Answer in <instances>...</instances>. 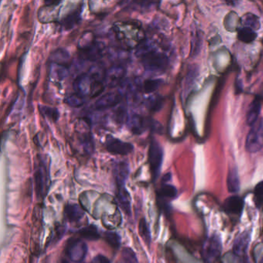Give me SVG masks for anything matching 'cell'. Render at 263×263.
Returning <instances> with one entry per match:
<instances>
[{"mask_svg":"<svg viewBox=\"0 0 263 263\" xmlns=\"http://www.w3.org/2000/svg\"><path fill=\"white\" fill-rule=\"evenodd\" d=\"M112 28L116 38L123 48L138 49L146 40L145 33L138 21L116 22Z\"/></svg>","mask_w":263,"mask_h":263,"instance_id":"obj_1","label":"cell"},{"mask_svg":"<svg viewBox=\"0 0 263 263\" xmlns=\"http://www.w3.org/2000/svg\"><path fill=\"white\" fill-rule=\"evenodd\" d=\"M137 55L147 71L163 72L168 68V56L152 48L146 40L137 49Z\"/></svg>","mask_w":263,"mask_h":263,"instance_id":"obj_2","label":"cell"},{"mask_svg":"<svg viewBox=\"0 0 263 263\" xmlns=\"http://www.w3.org/2000/svg\"><path fill=\"white\" fill-rule=\"evenodd\" d=\"M105 51V44L97 40L92 33H84L79 39V56L83 60L97 61L103 57Z\"/></svg>","mask_w":263,"mask_h":263,"instance_id":"obj_3","label":"cell"},{"mask_svg":"<svg viewBox=\"0 0 263 263\" xmlns=\"http://www.w3.org/2000/svg\"><path fill=\"white\" fill-rule=\"evenodd\" d=\"M129 130L134 135H140L145 131L160 133L162 129L161 124L152 118H145L140 114H134L128 118L127 122Z\"/></svg>","mask_w":263,"mask_h":263,"instance_id":"obj_4","label":"cell"},{"mask_svg":"<svg viewBox=\"0 0 263 263\" xmlns=\"http://www.w3.org/2000/svg\"><path fill=\"white\" fill-rule=\"evenodd\" d=\"M222 250V242L218 235H212L204 242L202 256L205 263H214L220 256Z\"/></svg>","mask_w":263,"mask_h":263,"instance_id":"obj_5","label":"cell"},{"mask_svg":"<svg viewBox=\"0 0 263 263\" xmlns=\"http://www.w3.org/2000/svg\"><path fill=\"white\" fill-rule=\"evenodd\" d=\"M164 151L158 142L155 139L151 140L148 150V163L153 179L156 180L160 175L162 166Z\"/></svg>","mask_w":263,"mask_h":263,"instance_id":"obj_6","label":"cell"},{"mask_svg":"<svg viewBox=\"0 0 263 263\" xmlns=\"http://www.w3.org/2000/svg\"><path fill=\"white\" fill-rule=\"evenodd\" d=\"M35 189L39 198H44L50 188V173L45 163L39 162L34 174Z\"/></svg>","mask_w":263,"mask_h":263,"instance_id":"obj_7","label":"cell"},{"mask_svg":"<svg viewBox=\"0 0 263 263\" xmlns=\"http://www.w3.org/2000/svg\"><path fill=\"white\" fill-rule=\"evenodd\" d=\"M263 148V119L259 120L247 135L245 149L249 153H256Z\"/></svg>","mask_w":263,"mask_h":263,"instance_id":"obj_8","label":"cell"},{"mask_svg":"<svg viewBox=\"0 0 263 263\" xmlns=\"http://www.w3.org/2000/svg\"><path fill=\"white\" fill-rule=\"evenodd\" d=\"M88 248L86 243L80 239H71L66 247L65 253L70 262L82 263L88 254Z\"/></svg>","mask_w":263,"mask_h":263,"instance_id":"obj_9","label":"cell"},{"mask_svg":"<svg viewBox=\"0 0 263 263\" xmlns=\"http://www.w3.org/2000/svg\"><path fill=\"white\" fill-rule=\"evenodd\" d=\"M105 148L113 155H127L134 151V145L131 143L114 138L113 135H107L105 140Z\"/></svg>","mask_w":263,"mask_h":263,"instance_id":"obj_10","label":"cell"},{"mask_svg":"<svg viewBox=\"0 0 263 263\" xmlns=\"http://www.w3.org/2000/svg\"><path fill=\"white\" fill-rule=\"evenodd\" d=\"M126 69L122 65H114L105 70V84L108 88H116L122 85L125 77Z\"/></svg>","mask_w":263,"mask_h":263,"instance_id":"obj_11","label":"cell"},{"mask_svg":"<svg viewBox=\"0 0 263 263\" xmlns=\"http://www.w3.org/2000/svg\"><path fill=\"white\" fill-rule=\"evenodd\" d=\"M93 79L88 73H83L76 77L73 81L75 93L84 97H90L93 86Z\"/></svg>","mask_w":263,"mask_h":263,"instance_id":"obj_12","label":"cell"},{"mask_svg":"<svg viewBox=\"0 0 263 263\" xmlns=\"http://www.w3.org/2000/svg\"><path fill=\"white\" fill-rule=\"evenodd\" d=\"M123 95L118 92H110L100 97L94 104V108L97 110H104L111 108L119 105L122 101Z\"/></svg>","mask_w":263,"mask_h":263,"instance_id":"obj_13","label":"cell"},{"mask_svg":"<svg viewBox=\"0 0 263 263\" xmlns=\"http://www.w3.org/2000/svg\"><path fill=\"white\" fill-rule=\"evenodd\" d=\"M250 240V234L248 231H243L238 235L233 244V252L235 256L242 258L245 256Z\"/></svg>","mask_w":263,"mask_h":263,"instance_id":"obj_14","label":"cell"},{"mask_svg":"<svg viewBox=\"0 0 263 263\" xmlns=\"http://www.w3.org/2000/svg\"><path fill=\"white\" fill-rule=\"evenodd\" d=\"M223 207L225 211L228 214L233 215H241L244 207V201L239 196H231L225 201Z\"/></svg>","mask_w":263,"mask_h":263,"instance_id":"obj_15","label":"cell"},{"mask_svg":"<svg viewBox=\"0 0 263 263\" xmlns=\"http://www.w3.org/2000/svg\"><path fill=\"white\" fill-rule=\"evenodd\" d=\"M129 173H130V168L127 163L120 161L114 164V176L118 188L124 187Z\"/></svg>","mask_w":263,"mask_h":263,"instance_id":"obj_16","label":"cell"},{"mask_svg":"<svg viewBox=\"0 0 263 263\" xmlns=\"http://www.w3.org/2000/svg\"><path fill=\"white\" fill-rule=\"evenodd\" d=\"M81 13H82V6H79L77 9L68 13V15L60 21V26L65 30L73 29L76 25L80 23L81 19Z\"/></svg>","mask_w":263,"mask_h":263,"instance_id":"obj_17","label":"cell"},{"mask_svg":"<svg viewBox=\"0 0 263 263\" xmlns=\"http://www.w3.org/2000/svg\"><path fill=\"white\" fill-rule=\"evenodd\" d=\"M117 199L120 207L122 208L126 215H131V195L129 194L125 187L118 188L117 192Z\"/></svg>","mask_w":263,"mask_h":263,"instance_id":"obj_18","label":"cell"},{"mask_svg":"<svg viewBox=\"0 0 263 263\" xmlns=\"http://www.w3.org/2000/svg\"><path fill=\"white\" fill-rule=\"evenodd\" d=\"M64 215L68 222H77L82 219L84 216V211L81 206L77 204H69L66 206Z\"/></svg>","mask_w":263,"mask_h":263,"instance_id":"obj_19","label":"cell"},{"mask_svg":"<svg viewBox=\"0 0 263 263\" xmlns=\"http://www.w3.org/2000/svg\"><path fill=\"white\" fill-rule=\"evenodd\" d=\"M104 226L108 230L114 229L122 223V215L118 209L110 214H105L101 216Z\"/></svg>","mask_w":263,"mask_h":263,"instance_id":"obj_20","label":"cell"},{"mask_svg":"<svg viewBox=\"0 0 263 263\" xmlns=\"http://www.w3.org/2000/svg\"><path fill=\"white\" fill-rule=\"evenodd\" d=\"M261 108L262 105L260 100L256 99L251 104L246 116V123L248 125L252 126L256 123L260 116Z\"/></svg>","mask_w":263,"mask_h":263,"instance_id":"obj_21","label":"cell"},{"mask_svg":"<svg viewBox=\"0 0 263 263\" xmlns=\"http://www.w3.org/2000/svg\"><path fill=\"white\" fill-rule=\"evenodd\" d=\"M227 188L228 192L231 194L237 193L240 189V181L236 168H232L228 172L227 177Z\"/></svg>","mask_w":263,"mask_h":263,"instance_id":"obj_22","label":"cell"},{"mask_svg":"<svg viewBox=\"0 0 263 263\" xmlns=\"http://www.w3.org/2000/svg\"><path fill=\"white\" fill-rule=\"evenodd\" d=\"M68 70L66 66L51 64L50 76L51 79L56 81H61L68 77Z\"/></svg>","mask_w":263,"mask_h":263,"instance_id":"obj_23","label":"cell"},{"mask_svg":"<svg viewBox=\"0 0 263 263\" xmlns=\"http://www.w3.org/2000/svg\"><path fill=\"white\" fill-rule=\"evenodd\" d=\"M78 234L80 235V237L84 238L87 240L96 241L101 238L98 229L93 225L86 226L79 230Z\"/></svg>","mask_w":263,"mask_h":263,"instance_id":"obj_24","label":"cell"},{"mask_svg":"<svg viewBox=\"0 0 263 263\" xmlns=\"http://www.w3.org/2000/svg\"><path fill=\"white\" fill-rule=\"evenodd\" d=\"M69 59V53L64 49H58L53 53L51 56V61L52 64L63 66H66V64H68Z\"/></svg>","mask_w":263,"mask_h":263,"instance_id":"obj_25","label":"cell"},{"mask_svg":"<svg viewBox=\"0 0 263 263\" xmlns=\"http://www.w3.org/2000/svg\"><path fill=\"white\" fill-rule=\"evenodd\" d=\"M39 110L43 117H45L51 122H56L60 118V112L56 107H51L46 105H39Z\"/></svg>","mask_w":263,"mask_h":263,"instance_id":"obj_26","label":"cell"},{"mask_svg":"<svg viewBox=\"0 0 263 263\" xmlns=\"http://www.w3.org/2000/svg\"><path fill=\"white\" fill-rule=\"evenodd\" d=\"M177 191L175 187L168 184L163 185L158 193L159 198L161 201L174 199L177 197Z\"/></svg>","mask_w":263,"mask_h":263,"instance_id":"obj_27","label":"cell"},{"mask_svg":"<svg viewBox=\"0 0 263 263\" xmlns=\"http://www.w3.org/2000/svg\"><path fill=\"white\" fill-rule=\"evenodd\" d=\"M162 84V80L160 79H149L140 84L142 90L144 93H151L156 91Z\"/></svg>","mask_w":263,"mask_h":263,"instance_id":"obj_28","label":"cell"},{"mask_svg":"<svg viewBox=\"0 0 263 263\" xmlns=\"http://www.w3.org/2000/svg\"><path fill=\"white\" fill-rule=\"evenodd\" d=\"M146 107L151 111L156 112L160 110L163 106V99L160 96L152 95L148 97L144 102Z\"/></svg>","mask_w":263,"mask_h":263,"instance_id":"obj_29","label":"cell"},{"mask_svg":"<svg viewBox=\"0 0 263 263\" xmlns=\"http://www.w3.org/2000/svg\"><path fill=\"white\" fill-rule=\"evenodd\" d=\"M238 38L240 41L243 42V43H250L256 39V34L251 28L243 27L239 30Z\"/></svg>","mask_w":263,"mask_h":263,"instance_id":"obj_30","label":"cell"},{"mask_svg":"<svg viewBox=\"0 0 263 263\" xmlns=\"http://www.w3.org/2000/svg\"><path fill=\"white\" fill-rule=\"evenodd\" d=\"M64 103L71 107H80L85 104V97L80 95L78 93H73L65 97Z\"/></svg>","mask_w":263,"mask_h":263,"instance_id":"obj_31","label":"cell"},{"mask_svg":"<svg viewBox=\"0 0 263 263\" xmlns=\"http://www.w3.org/2000/svg\"><path fill=\"white\" fill-rule=\"evenodd\" d=\"M138 231H139V234H140L142 239H144V242L147 244L150 245L151 241V231H150L148 222H146L144 218L140 219L139 226H138Z\"/></svg>","mask_w":263,"mask_h":263,"instance_id":"obj_32","label":"cell"},{"mask_svg":"<svg viewBox=\"0 0 263 263\" xmlns=\"http://www.w3.org/2000/svg\"><path fill=\"white\" fill-rule=\"evenodd\" d=\"M242 22L244 24L245 27H248L252 30L260 28L259 18L252 13H248L246 15H245L242 19Z\"/></svg>","mask_w":263,"mask_h":263,"instance_id":"obj_33","label":"cell"},{"mask_svg":"<svg viewBox=\"0 0 263 263\" xmlns=\"http://www.w3.org/2000/svg\"><path fill=\"white\" fill-rule=\"evenodd\" d=\"M105 239L106 243L115 249L119 248L121 245V237L118 233L114 231H106L105 235Z\"/></svg>","mask_w":263,"mask_h":263,"instance_id":"obj_34","label":"cell"},{"mask_svg":"<svg viewBox=\"0 0 263 263\" xmlns=\"http://www.w3.org/2000/svg\"><path fill=\"white\" fill-rule=\"evenodd\" d=\"M122 260L124 263H138L136 254L131 248L126 247L123 248L122 253Z\"/></svg>","mask_w":263,"mask_h":263,"instance_id":"obj_35","label":"cell"},{"mask_svg":"<svg viewBox=\"0 0 263 263\" xmlns=\"http://www.w3.org/2000/svg\"><path fill=\"white\" fill-rule=\"evenodd\" d=\"M254 198L257 207H261L263 205V181L256 185L254 191Z\"/></svg>","mask_w":263,"mask_h":263,"instance_id":"obj_36","label":"cell"},{"mask_svg":"<svg viewBox=\"0 0 263 263\" xmlns=\"http://www.w3.org/2000/svg\"><path fill=\"white\" fill-rule=\"evenodd\" d=\"M114 118L117 123H122L127 122L128 118H127V110L124 106H119L114 112Z\"/></svg>","mask_w":263,"mask_h":263,"instance_id":"obj_37","label":"cell"},{"mask_svg":"<svg viewBox=\"0 0 263 263\" xmlns=\"http://www.w3.org/2000/svg\"><path fill=\"white\" fill-rule=\"evenodd\" d=\"M62 263H71L70 262L67 261V260H64L62 262ZM90 263H110L108 259L105 257V256H102V255H99V256H96L93 259V261L90 262Z\"/></svg>","mask_w":263,"mask_h":263,"instance_id":"obj_38","label":"cell"},{"mask_svg":"<svg viewBox=\"0 0 263 263\" xmlns=\"http://www.w3.org/2000/svg\"><path fill=\"white\" fill-rule=\"evenodd\" d=\"M171 177H172L171 174H167V175H165L164 176V177H163V181H164V182H167V181H168L171 179Z\"/></svg>","mask_w":263,"mask_h":263,"instance_id":"obj_39","label":"cell"},{"mask_svg":"<svg viewBox=\"0 0 263 263\" xmlns=\"http://www.w3.org/2000/svg\"><path fill=\"white\" fill-rule=\"evenodd\" d=\"M257 263H263V256H261V258H260V260L258 261Z\"/></svg>","mask_w":263,"mask_h":263,"instance_id":"obj_40","label":"cell"}]
</instances>
